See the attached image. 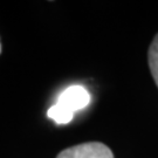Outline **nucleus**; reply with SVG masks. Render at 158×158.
<instances>
[{"label":"nucleus","mask_w":158,"mask_h":158,"mask_svg":"<svg viewBox=\"0 0 158 158\" xmlns=\"http://www.w3.org/2000/svg\"><path fill=\"white\" fill-rule=\"evenodd\" d=\"M56 158H114L111 150L98 142L83 143L63 150Z\"/></svg>","instance_id":"1"},{"label":"nucleus","mask_w":158,"mask_h":158,"mask_svg":"<svg viewBox=\"0 0 158 158\" xmlns=\"http://www.w3.org/2000/svg\"><path fill=\"white\" fill-rule=\"evenodd\" d=\"M90 103V95L81 85H72L60 95L57 104L66 108L70 113L83 109Z\"/></svg>","instance_id":"2"},{"label":"nucleus","mask_w":158,"mask_h":158,"mask_svg":"<svg viewBox=\"0 0 158 158\" xmlns=\"http://www.w3.org/2000/svg\"><path fill=\"white\" fill-rule=\"evenodd\" d=\"M47 115L56 124H66V123H69L73 119V116H74L73 113H70L69 110H67L66 108L61 107L57 103L48 109Z\"/></svg>","instance_id":"3"},{"label":"nucleus","mask_w":158,"mask_h":158,"mask_svg":"<svg viewBox=\"0 0 158 158\" xmlns=\"http://www.w3.org/2000/svg\"><path fill=\"white\" fill-rule=\"evenodd\" d=\"M149 66L155 83L158 88V34L155 36L152 44L149 48Z\"/></svg>","instance_id":"4"},{"label":"nucleus","mask_w":158,"mask_h":158,"mask_svg":"<svg viewBox=\"0 0 158 158\" xmlns=\"http://www.w3.org/2000/svg\"><path fill=\"white\" fill-rule=\"evenodd\" d=\"M0 51H1V46H0Z\"/></svg>","instance_id":"5"}]
</instances>
